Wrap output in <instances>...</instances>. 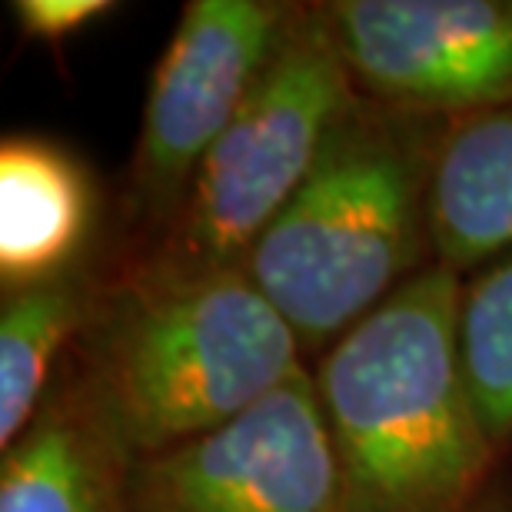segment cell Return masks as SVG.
I'll use <instances>...</instances> for the list:
<instances>
[{
    "label": "cell",
    "instance_id": "obj_1",
    "mask_svg": "<svg viewBox=\"0 0 512 512\" xmlns=\"http://www.w3.org/2000/svg\"><path fill=\"white\" fill-rule=\"evenodd\" d=\"M463 273L433 260L316 360L346 512H483L499 449L459 353Z\"/></svg>",
    "mask_w": 512,
    "mask_h": 512
},
{
    "label": "cell",
    "instance_id": "obj_2",
    "mask_svg": "<svg viewBox=\"0 0 512 512\" xmlns=\"http://www.w3.org/2000/svg\"><path fill=\"white\" fill-rule=\"evenodd\" d=\"M453 120L356 94L243 270L303 360L330 350L436 260L433 180Z\"/></svg>",
    "mask_w": 512,
    "mask_h": 512
},
{
    "label": "cell",
    "instance_id": "obj_3",
    "mask_svg": "<svg viewBox=\"0 0 512 512\" xmlns=\"http://www.w3.org/2000/svg\"><path fill=\"white\" fill-rule=\"evenodd\" d=\"M70 366L140 459L230 423L306 363L243 266L157 273L120 260Z\"/></svg>",
    "mask_w": 512,
    "mask_h": 512
},
{
    "label": "cell",
    "instance_id": "obj_4",
    "mask_svg": "<svg viewBox=\"0 0 512 512\" xmlns=\"http://www.w3.org/2000/svg\"><path fill=\"white\" fill-rule=\"evenodd\" d=\"M356 94L326 7L293 4L260 84L203 160L167 233L124 260L157 273L243 266Z\"/></svg>",
    "mask_w": 512,
    "mask_h": 512
},
{
    "label": "cell",
    "instance_id": "obj_5",
    "mask_svg": "<svg viewBox=\"0 0 512 512\" xmlns=\"http://www.w3.org/2000/svg\"><path fill=\"white\" fill-rule=\"evenodd\" d=\"M293 4L190 0L153 67L127 183L140 250L157 243L217 140L260 84Z\"/></svg>",
    "mask_w": 512,
    "mask_h": 512
},
{
    "label": "cell",
    "instance_id": "obj_6",
    "mask_svg": "<svg viewBox=\"0 0 512 512\" xmlns=\"http://www.w3.org/2000/svg\"><path fill=\"white\" fill-rule=\"evenodd\" d=\"M130 512H346L313 373L210 433L133 459Z\"/></svg>",
    "mask_w": 512,
    "mask_h": 512
},
{
    "label": "cell",
    "instance_id": "obj_7",
    "mask_svg": "<svg viewBox=\"0 0 512 512\" xmlns=\"http://www.w3.org/2000/svg\"><path fill=\"white\" fill-rule=\"evenodd\" d=\"M363 97L443 120L512 104V0H326Z\"/></svg>",
    "mask_w": 512,
    "mask_h": 512
},
{
    "label": "cell",
    "instance_id": "obj_8",
    "mask_svg": "<svg viewBox=\"0 0 512 512\" xmlns=\"http://www.w3.org/2000/svg\"><path fill=\"white\" fill-rule=\"evenodd\" d=\"M133 453L74 366L0 463V512H130Z\"/></svg>",
    "mask_w": 512,
    "mask_h": 512
},
{
    "label": "cell",
    "instance_id": "obj_9",
    "mask_svg": "<svg viewBox=\"0 0 512 512\" xmlns=\"http://www.w3.org/2000/svg\"><path fill=\"white\" fill-rule=\"evenodd\" d=\"M97 193L74 153L40 137L0 143V286L57 280L94 260Z\"/></svg>",
    "mask_w": 512,
    "mask_h": 512
},
{
    "label": "cell",
    "instance_id": "obj_10",
    "mask_svg": "<svg viewBox=\"0 0 512 512\" xmlns=\"http://www.w3.org/2000/svg\"><path fill=\"white\" fill-rule=\"evenodd\" d=\"M512 247V104L456 120L433 180L436 260L469 276Z\"/></svg>",
    "mask_w": 512,
    "mask_h": 512
},
{
    "label": "cell",
    "instance_id": "obj_11",
    "mask_svg": "<svg viewBox=\"0 0 512 512\" xmlns=\"http://www.w3.org/2000/svg\"><path fill=\"white\" fill-rule=\"evenodd\" d=\"M107 270L87 260L57 280L4 293L0 306V449L24 436L57 383L64 350L77 346L100 293Z\"/></svg>",
    "mask_w": 512,
    "mask_h": 512
},
{
    "label": "cell",
    "instance_id": "obj_12",
    "mask_svg": "<svg viewBox=\"0 0 512 512\" xmlns=\"http://www.w3.org/2000/svg\"><path fill=\"white\" fill-rule=\"evenodd\" d=\"M459 353L489 439L512 443V247L463 276Z\"/></svg>",
    "mask_w": 512,
    "mask_h": 512
},
{
    "label": "cell",
    "instance_id": "obj_13",
    "mask_svg": "<svg viewBox=\"0 0 512 512\" xmlns=\"http://www.w3.org/2000/svg\"><path fill=\"white\" fill-rule=\"evenodd\" d=\"M17 24L24 27V34L57 44L87 24H94L97 17H104L114 10L110 0H17L10 4Z\"/></svg>",
    "mask_w": 512,
    "mask_h": 512
}]
</instances>
